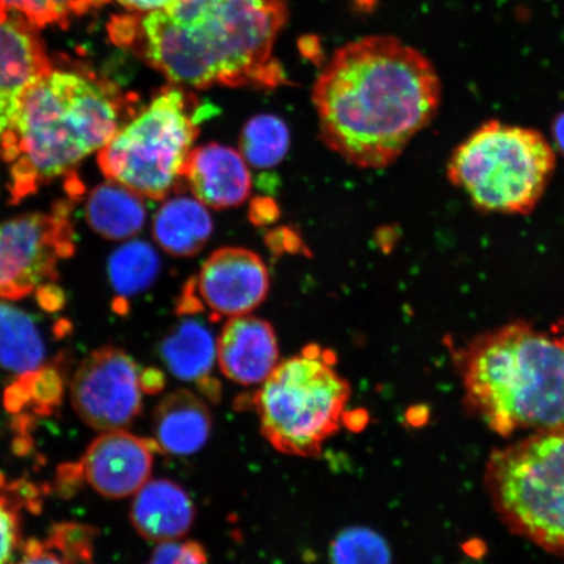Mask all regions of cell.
<instances>
[{"mask_svg": "<svg viewBox=\"0 0 564 564\" xmlns=\"http://www.w3.org/2000/svg\"><path fill=\"white\" fill-rule=\"evenodd\" d=\"M441 100L433 63L392 35L338 48L313 89L323 143L361 169L393 164L432 123Z\"/></svg>", "mask_w": 564, "mask_h": 564, "instance_id": "1", "label": "cell"}, {"mask_svg": "<svg viewBox=\"0 0 564 564\" xmlns=\"http://www.w3.org/2000/svg\"><path fill=\"white\" fill-rule=\"evenodd\" d=\"M288 0H178L141 23L144 56L183 88L274 89L288 84L274 46Z\"/></svg>", "mask_w": 564, "mask_h": 564, "instance_id": "2", "label": "cell"}, {"mask_svg": "<svg viewBox=\"0 0 564 564\" xmlns=\"http://www.w3.org/2000/svg\"><path fill=\"white\" fill-rule=\"evenodd\" d=\"M464 403L492 432L564 426V336L514 321L454 350Z\"/></svg>", "mask_w": 564, "mask_h": 564, "instance_id": "3", "label": "cell"}, {"mask_svg": "<svg viewBox=\"0 0 564 564\" xmlns=\"http://www.w3.org/2000/svg\"><path fill=\"white\" fill-rule=\"evenodd\" d=\"M123 115L119 95L104 83L67 70L42 76L28 89L17 121L18 192L30 193L34 182L66 174L101 151L122 129Z\"/></svg>", "mask_w": 564, "mask_h": 564, "instance_id": "4", "label": "cell"}, {"mask_svg": "<svg viewBox=\"0 0 564 564\" xmlns=\"http://www.w3.org/2000/svg\"><path fill=\"white\" fill-rule=\"evenodd\" d=\"M555 166L541 132L489 121L455 148L447 176L479 212L525 216L539 206Z\"/></svg>", "mask_w": 564, "mask_h": 564, "instance_id": "5", "label": "cell"}, {"mask_svg": "<svg viewBox=\"0 0 564 564\" xmlns=\"http://www.w3.org/2000/svg\"><path fill=\"white\" fill-rule=\"evenodd\" d=\"M185 88H162L143 111L98 151L106 178L141 197L165 199L185 180L186 164L207 115Z\"/></svg>", "mask_w": 564, "mask_h": 564, "instance_id": "6", "label": "cell"}, {"mask_svg": "<svg viewBox=\"0 0 564 564\" xmlns=\"http://www.w3.org/2000/svg\"><path fill=\"white\" fill-rule=\"evenodd\" d=\"M484 481L512 533L564 558V426L494 449Z\"/></svg>", "mask_w": 564, "mask_h": 564, "instance_id": "7", "label": "cell"}, {"mask_svg": "<svg viewBox=\"0 0 564 564\" xmlns=\"http://www.w3.org/2000/svg\"><path fill=\"white\" fill-rule=\"evenodd\" d=\"M327 350L308 347L282 362L253 397L264 438L279 453L314 457L340 429L350 386Z\"/></svg>", "mask_w": 564, "mask_h": 564, "instance_id": "8", "label": "cell"}, {"mask_svg": "<svg viewBox=\"0 0 564 564\" xmlns=\"http://www.w3.org/2000/svg\"><path fill=\"white\" fill-rule=\"evenodd\" d=\"M65 218L33 214L0 225V299L20 300L56 276L73 252Z\"/></svg>", "mask_w": 564, "mask_h": 564, "instance_id": "9", "label": "cell"}, {"mask_svg": "<svg viewBox=\"0 0 564 564\" xmlns=\"http://www.w3.org/2000/svg\"><path fill=\"white\" fill-rule=\"evenodd\" d=\"M139 366L121 349L105 347L75 372L70 400L88 426L104 432L129 427L141 411Z\"/></svg>", "mask_w": 564, "mask_h": 564, "instance_id": "10", "label": "cell"}, {"mask_svg": "<svg viewBox=\"0 0 564 564\" xmlns=\"http://www.w3.org/2000/svg\"><path fill=\"white\" fill-rule=\"evenodd\" d=\"M53 69L35 28L0 13V158L17 160L15 127L23 98Z\"/></svg>", "mask_w": 564, "mask_h": 564, "instance_id": "11", "label": "cell"}, {"mask_svg": "<svg viewBox=\"0 0 564 564\" xmlns=\"http://www.w3.org/2000/svg\"><path fill=\"white\" fill-rule=\"evenodd\" d=\"M197 292L204 305L217 315H247L267 299L270 273L258 253L242 247H224L203 264Z\"/></svg>", "mask_w": 564, "mask_h": 564, "instance_id": "12", "label": "cell"}, {"mask_svg": "<svg viewBox=\"0 0 564 564\" xmlns=\"http://www.w3.org/2000/svg\"><path fill=\"white\" fill-rule=\"evenodd\" d=\"M156 441L112 430L98 436L82 460L84 477L101 496L119 499L138 492L148 482Z\"/></svg>", "mask_w": 564, "mask_h": 564, "instance_id": "13", "label": "cell"}, {"mask_svg": "<svg viewBox=\"0 0 564 564\" xmlns=\"http://www.w3.org/2000/svg\"><path fill=\"white\" fill-rule=\"evenodd\" d=\"M224 376L238 384L265 382L278 368L279 344L270 323L249 314L230 317L217 343Z\"/></svg>", "mask_w": 564, "mask_h": 564, "instance_id": "14", "label": "cell"}, {"mask_svg": "<svg viewBox=\"0 0 564 564\" xmlns=\"http://www.w3.org/2000/svg\"><path fill=\"white\" fill-rule=\"evenodd\" d=\"M185 181L196 199L212 209L242 206L251 193V174L242 153L217 143L194 148Z\"/></svg>", "mask_w": 564, "mask_h": 564, "instance_id": "15", "label": "cell"}, {"mask_svg": "<svg viewBox=\"0 0 564 564\" xmlns=\"http://www.w3.org/2000/svg\"><path fill=\"white\" fill-rule=\"evenodd\" d=\"M195 513L185 489L169 479H153L137 492L130 517L140 535L161 544L183 538L192 529Z\"/></svg>", "mask_w": 564, "mask_h": 564, "instance_id": "16", "label": "cell"}, {"mask_svg": "<svg viewBox=\"0 0 564 564\" xmlns=\"http://www.w3.org/2000/svg\"><path fill=\"white\" fill-rule=\"evenodd\" d=\"M210 413L204 401L186 390H176L160 401L153 414L154 436L165 453L187 456L208 442Z\"/></svg>", "mask_w": 564, "mask_h": 564, "instance_id": "17", "label": "cell"}, {"mask_svg": "<svg viewBox=\"0 0 564 564\" xmlns=\"http://www.w3.org/2000/svg\"><path fill=\"white\" fill-rule=\"evenodd\" d=\"M212 230L209 212L196 197H173L154 216L153 236L174 257L195 256L208 242Z\"/></svg>", "mask_w": 564, "mask_h": 564, "instance_id": "18", "label": "cell"}, {"mask_svg": "<svg viewBox=\"0 0 564 564\" xmlns=\"http://www.w3.org/2000/svg\"><path fill=\"white\" fill-rule=\"evenodd\" d=\"M86 215L91 229L98 235L121 241L135 236L144 227L147 210L140 195L111 181L90 193Z\"/></svg>", "mask_w": 564, "mask_h": 564, "instance_id": "19", "label": "cell"}, {"mask_svg": "<svg viewBox=\"0 0 564 564\" xmlns=\"http://www.w3.org/2000/svg\"><path fill=\"white\" fill-rule=\"evenodd\" d=\"M160 355L175 378L202 382L214 368L217 345L204 324L185 321L162 341Z\"/></svg>", "mask_w": 564, "mask_h": 564, "instance_id": "20", "label": "cell"}, {"mask_svg": "<svg viewBox=\"0 0 564 564\" xmlns=\"http://www.w3.org/2000/svg\"><path fill=\"white\" fill-rule=\"evenodd\" d=\"M46 348L33 316L0 302V366L24 376L44 368Z\"/></svg>", "mask_w": 564, "mask_h": 564, "instance_id": "21", "label": "cell"}, {"mask_svg": "<svg viewBox=\"0 0 564 564\" xmlns=\"http://www.w3.org/2000/svg\"><path fill=\"white\" fill-rule=\"evenodd\" d=\"M291 145V132L282 119L260 115L243 127L239 147L247 164L257 169H270L280 164Z\"/></svg>", "mask_w": 564, "mask_h": 564, "instance_id": "22", "label": "cell"}, {"mask_svg": "<svg viewBox=\"0 0 564 564\" xmlns=\"http://www.w3.org/2000/svg\"><path fill=\"white\" fill-rule=\"evenodd\" d=\"M160 260L151 245L141 241L126 243L109 260L112 288L123 297L144 292L158 278Z\"/></svg>", "mask_w": 564, "mask_h": 564, "instance_id": "23", "label": "cell"}, {"mask_svg": "<svg viewBox=\"0 0 564 564\" xmlns=\"http://www.w3.org/2000/svg\"><path fill=\"white\" fill-rule=\"evenodd\" d=\"M333 564H391L387 541L369 528L345 529L330 546Z\"/></svg>", "mask_w": 564, "mask_h": 564, "instance_id": "24", "label": "cell"}, {"mask_svg": "<svg viewBox=\"0 0 564 564\" xmlns=\"http://www.w3.org/2000/svg\"><path fill=\"white\" fill-rule=\"evenodd\" d=\"M91 3L94 0H0V13L23 19L34 28H44L67 23Z\"/></svg>", "mask_w": 564, "mask_h": 564, "instance_id": "25", "label": "cell"}, {"mask_svg": "<svg viewBox=\"0 0 564 564\" xmlns=\"http://www.w3.org/2000/svg\"><path fill=\"white\" fill-rule=\"evenodd\" d=\"M26 509L12 484L0 471V564H9L21 547L20 511Z\"/></svg>", "mask_w": 564, "mask_h": 564, "instance_id": "26", "label": "cell"}, {"mask_svg": "<svg viewBox=\"0 0 564 564\" xmlns=\"http://www.w3.org/2000/svg\"><path fill=\"white\" fill-rule=\"evenodd\" d=\"M97 531L86 524L62 523L53 527L45 542L74 564H91Z\"/></svg>", "mask_w": 564, "mask_h": 564, "instance_id": "27", "label": "cell"}, {"mask_svg": "<svg viewBox=\"0 0 564 564\" xmlns=\"http://www.w3.org/2000/svg\"><path fill=\"white\" fill-rule=\"evenodd\" d=\"M24 379L30 393V404L33 405L34 413L40 415L52 414L55 408L62 404L63 377L55 368L44 366L37 371L24 373L20 376Z\"/></svg>", "mask_w": 564, "mask_h": 564, "instance_id": "28", "label": "cell"}, {"mask_svg": "<svg viewBox=\"0 0 564 564\" xmlns=\"http://www.w3.org/2000/svg\"><path fill=\"white\" fill-rule=\"evenodd\" d=\"M206 550L199 542H161L148 564H207Z\"/></svg>", "mask_w": 564, "mask_h": 564, "instance_id": "29", "label": "cell"}, {"mask_svg": "<svg viewBox=\"0 0 564 564\" xmlns=\"http://www.w3.org/2000/svg\"><path fill=\"white\" fill-rule=\"evenodd\" d=\"M23 558L19 564H74L68 562L65 556L55 553V550L46 544L45 541L30 540L24 545Z\"/></svg>", "mask_w": 564, "mask_h": 564, "instance_id": "30", "label": "cell"}, {"mask_svg": "<svg viewBox=\"0 0 564 564\" xmlns=\"http://www.w3.org/2000/svg\"><path fill=\"white\" fill-rule=\"evenodd\" d=\"M84 470L82 464H63L56 474V491L61 497L69 498L80 488L84 481Z\"/></svg>", "mask_w": 564, "mask_h": 564, "instance_id": "31", "label": "cell"}, {"mask_svg": "<svg viewBox=\"0 0 564 564\" xmlns=\"http://www.w3.org/2000/svg\"><path fill=\"white\" fill-rule=\"evenodd\" d=\"M26 404H30V393L23 378H19L15 383L7 388L4 393V405L7 411L19 413Z\"/></svg>", "mask_w": 564, "mask_h": 564, "instance_id": "32", "label": "cell"}, {"mask_svg": "<svg viewBox=\"0 0 564 564\" xmlns=\"http://www.w3.org/2000/svg\"><path fill=\"white\" fill-rule=\"evenodd\" d=\"M129 11H138L143 13H152L166 11L178 3V0H118Z\"/></svg>", "mask_w": 564, "mask_h": 564, "instance_id": "33", "label": "cell"}, {"mask_svg": "<svg viewBox=\"0 0 564 564\" xmlns=\"http://www.w3.org/2000/svg\"><path fill=\"white\" fill-rule=\"evenodd\" d=\"M141 391L150 394L159 393L165 387V376L158 369H147L140 372Z\"/></svg>", "mask_w": 564, "mask_h": 564, "instance_id": "34", "label": "cell"}, {"mask_svg": "<svg viewBox=\"0 0 564 564\" xmlns=\"http://www.w3.org/2000/svg\"><path fill=\"white\" fill-rule=\"evenodd\" d=\"M368 414H366L364 411H357L348 414L345 413L343 422L350 430H359L365 427L366 423H368Z\"/></svg>", "mask_w": 564, "mask_h": 564, "instance_id": "35", "label": "cell"}, {"mask_svg": "<svg viewBox=\"0 0 564 564\" xmlns=\"http://www.w3.org/2000/svg\"><path fill=\"white\" fill-rule=\"evenodd\" d=\"M553 135L556 147L564 156V111L555 118L553 126Z\"/></svg>", "mask_w": 564, "mask_h": 564, "instance_id": "36", "label": "cell"}]
</instances>
